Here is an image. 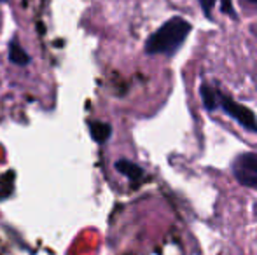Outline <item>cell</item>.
<instances>
[{
    "instance_id": "5",
    "label": "cell",
    "mask_w": 257,
    "mask_h": 255,
    "mask_svg": "<svg viewBox=\"0 0 257 255\" xmlns=\"http://www.w3.org/2000/svg\"><path fill=\"white\" fill-rule=\"evenodd\" d=\"M9 60L14 65H20V67H25V65H28V62H30V56L27 55V51L21 48L16 39L11 41L9 44Z\"/></svg>"
},
{
    "instance_id": "2",
    "label": "cell",
    "mask_w": 257,
    "mask_h": 255,
    "mask_svg": "<svg viewBox=\"0 0 257 255\" xmlns=\"http://www.w3.org/2000/svg\"><path fill=\"white\" fill-rule=\"evenodd\" d=\"M217 107H220L227 116L233 117V119L236 121V123H240L245 129L257 133V121H255L254 112H252L250 109H247V107L241 105V103L234 102L233 98L222 95L220 91L217 93Z\"/></svg>"
},
{
    "instance_id": "6",
    "label": "cell",
    "mask_w": 257,
    "mask_h": 255,
    "mask_svg": "<svg viewBox=\"0 0 257 255\" xmlns=\"http://www.w3.org/2000/svg\"><path fill=\"white\" fill-rule=\"evenodd\" d=\"M89 129H91V136L98 143L107 142L108 136H110V133H112L110 124H107V123H91L89 124Z\"/></svg>"
},
{
    "instance_id": "7",
    "label": "cell",
    "mask_w": 257,
    "mask_h": 255,
    "mask_svg": "<svg viewBox=\"0 0 257 255\" xmlns=\"http://www.w3.org/2000/svg\"><path fill=\"white\" fill-rule=\"evenodd\" d=\"M217 93H219V91L212 89L210 86H206V84L201 86V98H203L205 109H208V110L215 109V107H217Z\"/></svg>"
},
{
    "instance_id": "4",
    "label": "cell",
    "mask_w": 257,
    "mask_h": 255,
    "mask_svg": "<svg viewBox=\"0 0 257 255\" xmlns=\"http://www.w3.org/2000/svg\"><path fill=\"white\" fill-rule=\"evenodd\" d=\"M115 170L119 171L121 175H124L126 178H130L132 182H140L144 178V170L139 166V164L132 163L128 159H121L115 163Z\"/></svg>"
},
{
    "instance_id": "3",
    "label": "cell",
    "mask_w": 257,
    "mask_h": 255,
    "mask_svg": "<svg viewBox=\"0 0 257 255\" xmlns=\"http://www.w3.org/2000/svg\"><path fill=\"white\" fill-rule=\"evenodd\" d=\"M233 175L241 185L257 189V154L245 152L240 154L231 164Z\"/></svg>"
},
{
    "instance_id": "9",
    "label": "cell",
    "mask_w": 257,
    "mask_h": 255,
    "mask_svg": "<svg viewBox=\"0 0 257 255\" xmlns=\"http://www.w3.org/2000/svg\"><path fill=\"white\" fill-rule=\"evenodd\" d=\"M0 2H6V0H0Z\"/></svg>"
},
{
    "instance_id": "1",
    "label": "cell",
    "mask_w": 257,
    "mask_h": 255,
    "mask_svg": "<svg viewBox=\"0 0 257 255\" xmlns=\"http://www.w3.org/2000/svg\"><path fill=\"white\" fill-rule=\"evenodd\" d=\"M191 32V25L182 18H172L154 32L146 42L149 55H173Z\"/></svg>"
},
{
    "instance_id": "8",
    "label": "cell",
    "mask_w": 257,
    "mask_h": 255,
    "mask_svg": "<svg viewBox=\"0 0 257 255\" xmlns=\"http://www.w3.org/2000/svg\"><path fill=\"white\" fill-rule=\"evenodd\" d=\"M243 6L250 7V9H257V0H240Z\"/></svg>"
}]
</instances>
